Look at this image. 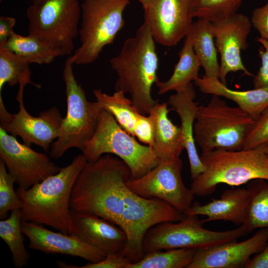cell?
<instances>
[{
  "label": "cell",
  "mask_w": 268,
  "mask_h": 268,
  "mask_svg": "<svg viewBox=\"0 0 268 268\" xmlns=\"http://www.w3.org/2000/svg\"><path fill=\"white\" fill-rule=\"evenodd\" d=\"M130 169L110 154L88 162L73 185L70 209L88 212L119 226L127 237L120 253L132 263L144 253L142 241L147 230L164 221H178L185 214L164 201L140 197L128 186Z\"/></svg>",
  "instance_id": "cell-1"
},
{
  "label": "cell",
  "mask_w": 268,
  "mask_h": 268,
  "mask_svg": "<svg viewBox=\"0 0 268 268\" xmlns=\"http://www.w3.org/2000/svg\"><path fill=\"white\" fill-rule=\"evenodd\" d=\"M87 163L83 154L75 156L67 166L28 189L18 188L22 222L50 226L72 234L70 200L75 182Z\"/></svg>",
  "instance_id": "cell-2"
},
{
  "label": "cell",
  "mask_w": 268,
  "mask_h": 268,
  "mask_svg": "<svg viewBox=\"0 0 268 268\" xmlns=\"http://www.w3.org/2000/svg\"><path fill=\"white\" fill-rule=\"evenodd\" d=\"M110 63L118 76L116 91L129 93L132 104L138 111L148 114L158 102L152 97L151 89L159 81L158 58L155 41L145 24L138 28L134 36L125 41Z\"/></svg>",
  "instance_id": "cell-3"
},
{
  "label": "cell",
  "mask_w": 268,
  "mask_h": 268,
  "mask_svg": "<svg viewBox=\"0 0 268 268\" xmlns=\"http://www.w3.org/2000/svg\"><path fill=\"white\" fill-rule=\"evenodd\" d=\"M268 150L259 147L202 152L200 156L204 170L193 179L192 191L204 197L213 193L220 184L239 186L255 179L268 180Z\"/></svg>",
  "instance_id": "cell-4"
},
{
  "label": "cell",
  "mask_w": 268,
  "mask_h": 268,
  "mask_svg": "<svg viewBox=\"0 0 268 268\" xmlns=\"http://www.w3.org/2000/svg\"><path fill=\"white\" fill-rule=\"evenodd\" d=\"M254 122L239 107L230 106L212 95L206 105L199 106L194 127L195 142L202 152L242 149Z\"/></svg>",
  "instance_id": "cell-5"
},
{
  "label": "cell",
  "mask_w": 268,
  "mask_h": 268,
  "mask_svg": "<svg viewBox=\"0 0 268 268\" xmlns=\"http://www.w3.org/2000/svg\"><path fill=\"white\" fill-rule=\"evenodd\" d=\"M88 162L97 160L104 154H113L130 169L132 179H138L159 162L153 148L136 141L125 131L108 111H100L95 132L82 151Z\"/></svg>",
  "instance_id": "cell-6"
},
{
  "label": "cell",
  "mask_w": 268,
  "mask_h": 268,
  "mask_svg": "<svg viewBox=\"0 0 268 268\" xmlns=\"http://www.w3.org/2000/svg\"><path fill=\"white\" fill-rule=\"evenodd\" d=\"M73 64L70 56L66 59L64 67L67 111L62 122L58 136L51 144L50 156L56 159L72 147L83 150L95 132L99 115L103 109L98 102L87 100L84 90L74 77Z\"/></svg>",
  "instance_id": "cell-7"
},
{
  "label": "cell",
  "mask_w": 268,
  "mask_h": 268,
  "mask_svg": "<svg viewBox=\"0 0 268 268\" xmlns=\"http://www.w3.org/2000/svg\"><path fill=\"white\" fill-rule=\"evenodd\" d=\"M129 0H83L79 29L81 44L71 56L74 64L95 61L103 48L113 43L125 25L123 12Z\"/></svg>",
  "instance_id": "cell-8"
},
{
  "label": "cell",
  "mask_w": 268,
  "mask_h": 268,
  "mask_svg": "<svg viewBox=\"0 0 268 268\" xmlns=\"http://www.w3.org/2000/svg\"><path fill=\"white\" fill-rule=\"evenodd\" d=\"M81 5L78 0H46L26 10L29 34L60 56L70 55L79 33Z\"/></svg>",
  "instance_id": "cell-9"
},
{
  "label": "cell",
  "mask_w": 268,
  "mask_h": 268,
  "mask_svg": "<svg viewBox=\"0 0 268 268\" xmlns=\"http://www.w3.org/2000/svg\"><path fill=\"white\" fill-rule=\"evenodd\" d=\"M197 216L185 214L178 221H164L151 227L143 239L144 254L155 250L206 248L236 240L247 234L241 226L224 231L205 229Z\"/></svg>",
  "instance_id": "cell-10"
},
{
  "label": "cell",
  "mask_w": 268,
  "mask_h": 268,
  "mask_svg": "<svg viewBox=\"0 0 268 268\" xmlns=\"http://www.w3.org/2000/svg\"><path fill=\"white\" fill-rule=\"evenodd\" d=\"M182 168L180 157L160 161L147 173L138 179L131 178L127 184L137 195L161 200L186 214L194 202L195 195L184 184Z\"/></svg>",
  "instance_id": "cell-11"
},
{
  "label": "cell",
  "mask_w": 268,
  "mask_h": 268,
  "mask_svg": "<svg viewBox=\"0 0 268 268\" xmlns=\"http://www.w3.org/2000/svg\"><path fill=\"white\" fill-rule=\"evenodd\" d=\"M0 157L15 183L24 189L57 173L60 169L47 154L21 143L0 128Z\"/></svg>",
  "instance_id": "cell-12"
},
{
  "label": "cell",
  "mask_w": 268,
  "mask_h": 268,
  "mask_svg": "<svg viewBox=\"0 0 268 268\" xmlns=\"http://www.w3.org/2000/svg\"><path fill=\"white\" fill-rule=\"evenodd\" d=\"M19 110L11 114L6 110L0 94V128L14 136H19L24 143L35 144L47 152L59 135L63 120L59 110L53 107L40 113L38 117L29 114L24 107L23 96H17Z\"/></svg>",
  "instance_id": "cell-13"
},
{
  "label": "cell",
  "mask_w": 268,
  "mask_h": 268,
  "mask_svg": "<svg viewBox=\"0 0 268 268\" xmlns=\"http://www.w3.org/2000/svg\"><path fill=\"white\" fill-rule=\"evenodd\" d=\"M144 11L143 23L155 41L164 46L176 45L193 22L192 0H153Z\"/></svg>",
  "instance_id": "cell-14"
},
{
  "label": "cell",
  "mask_w": 268,
  "mask_h": 268,
  "mask_svg": "<svg viewBox=\"0 0 268 268\" xmlns=\"http://www.w3.org/2000/svg\"><path fill=\"white\" fill-rule=\"evenodd\" d=\"M212 23L216 47L220 56V80L226 84L227 75L238 71L254 76L245 67L241 57V52L248 47L247 39L252 27L250 19L237 12Z\"/></svg>",
  "instance_id": "cell-15"
},
{
  "label": "cell",
  "mask_w": 268,
  "mask_h": 268,
  "mask_svg": "<svg viewBox=\"0 0 268 268\" xmlns=\"http://www.w3.org/2000/svg\"><path fill=\"white\" fill-rule=\"evenodd\" d=\"M268 242V228H261L241 242L234 240L197 249L188 268H245L251 257L262 251Z\"/></svg>",
  "instance_id": "cell-16"
},
{
  "label": "cell",
  "mask_w": 268,
  "mask_h": 268,
  "mask_svg": "<svg viewBox=\"0 0 268 268\" xmlns=\"http://www.w3.org/2000/svg\"><path fill=\"white\" fill-rule=\"evenodd\" d=\"M23 235L29 240L28 247L47 254H59L78 257L89 263L103 260L105 255L88 245L73 234L51 231L41 225L22 222Z\"/></svg>",
  "instance_id": "cell-17"
},
{
  "label": "cell",
  "mask_w": 268,
  "mask_h": 268,
  "mask_svg": "<svg viewBox=\"0 0 268 268\" xmlns=\"http://www.w3.org/2000/svg\"><path fill=\"white\" fill-rule=\"evenodd\" d=\"M72 234L105 256L120 253L127 242L119 226L97 215L71 209Z\"/></svg>",
  "instance_id": "cell-18"
},
{
  "label": "cell",
  "mask_w": 268,
  "mask_h": 268,
  "mask_svg": "<svg viewBox=\"0 0 268 268\" xmlns=\"http://www.w3.org/2000/svg\"><path fill=\"white\" fill-rule=\"evenodd\" d=\"M93 94L102 108L110 113L125 131L141 142L152 146L154 131L151 118L139 113L124 93L116 91L108 95L97 89L93 90Z\"/></svg>",
  "instance_id": "cell-19"
},
{
  "label": "cell",
  "mask_w": 268,
  "mask_h": 268,
  "mask_svg": "<svg viewBox=\"0 0 268 268\" xmlns=\"http://www.w3.org/2000/svg\"><path fill=\"white\" fill-rule=\"evenodd\" d=\"M249 200L250 193L247 188L226 190L220 198L212 199L205 204L194 201L186 214L206 216V219L201 220L203 223L225 220L241 226L246 216Z\"/></svg>",
  "instance_id": "cell-20"
},
{
  "label": "cell",
  "mask_w": 268,
  "mask_h": 268,
  "mask_svg": "<svg viewBox=\"0 0 268 268\" xmlns=\"http://www.w3.org/2000/svg\"><path fill=\"white\" fill-rule=\"evenodd\" d=\"M196 92L190 83L182 92L170 96L168 104L179 115L185 149L187 150L192 179L202 173L204 167L199 155L195 144L194 127L198 110V103L195 102Z\"/></svg>",
  "instance_id": "cell-21"
},
{
  "label": "cell",
  "mask_w": 268,
  "mask_h": 268,
  "mask_svg": "<svg viewBox=\"0 0 268 268\" xmlns=\"http://www.w3.org/2000/svg\"><path fill=\"white\" fill-rule=\"evenodd\" d=\"M169 111L168 103L157 102L148 114L153 125L152 147L159 161L179 158L185 149L181 128L169 119Z\"/></svg>",
  "instance_id": "cell-22"
},
{
  "label": "cell",
  "mask_w": 268,
  "mask_h": 268,
  "mask_svg": "<svg viewBox=\"0 0 268 268\" xmlns=\"http://www.w3.org/2000/svg\"><path fill=\"white\" fill-rule=\"evenodd\" d=\"M194 84L202 93L223 97L236 103L238 107L254 120L268 107V88H258L245 91L231 89L219 78L198 77Z\"/></svg>",
  "instance_id": "cell-23"
},
{
  "label": "cell",
  "mask_w": 268,
  "mask_h": 268,
  "mask_svg": "<svg viewBox=\"0 0 268 268\" xmlns=\"http://www.w3.org/2000/svg\"><path fill=\"white\" fill-rule=\"evenodd\" d=\"M194 51L204 70V76L219 79L220 64L214 43L212 23L206 19H198L193 22L188 34Z\"/></svg>",
  "instance_id": "cell-24"
},
{
  "label": "cell",
  "mask_w": 268,
  "mask_h": 268,
  "mask_svg": "<svg viewBox=\"0 0 268 268\" xmlns=\"http://www.w3.org/2000/svg\"><path fill=\"white\" fill-rule=\"evenodd\" d=\"M179 56V61L175 65L170 77L165 81L159 80L155 84L159 95L172 90L176 92H182L191 81L199 77L201 66L188 35L185 37Z\"/></svg>",
  "instance_id": "cell-25"
},
{
  "label": "cell",
  "mask_w": 268,
  "mask_h": 268,
  "mask_svg": "<svg viewBox=\"0 0 268 268\" xmlns=\"http://www.w3.org/2000/svg\"><path fill=\"white\" fill-rule=\"evenodd\" d=\"M247 188L250 200L245 221L241 226L247 233L257 229L268 228V180H252Z\"/></svg>",
  "instance_id": "cell-26"
},
{
  "label": "cell",
  "mask_w": 268,
  "mask_h": 268,
  "mask_svg": "<svg viewBox=\"0 0 268 268\" xmlns=\"http://www.w3.org/2000/svg\"><path fill=\"white\" fill-rule=\"evenodd\" d=\"M3 48L25 59L30 64L39 65L52 63L59 54L36 37L26 36L14 32L9 37Z\"/></svg>",
  "instance_id": "cell-27"
},
{
  "label": "cell",
  "mask_w": 268,
  "mask_h": 268,
  "mask_svg": "<svg viewBox=\"0 0 268 268\" xmlns=\"http://www.w3.org/2000/svg\"><path fill=\"white\" fill-rule=\"evenodd\" d=\"M30 63L3 48H0V94L5 83L19 85L18 94H23L25 86L31 84L38 88L41 85L31 80Z\"/></svg>",
  "instance_id": "cell-28"
},
{
  "label": "cell",
  "mask_w": 268,
  "mask_h": 268,
  "mask_svg": "<svg viewBox=\"0 0 268 268\" xmlns=\"http://www.w3.org/2000/svg\"><path fill=\"white\" fill-rule=\"evenodd\" d=\"M21 223V209L11 210L7 219L0 221V237L7 245L16 268L26 266L30 258L24 244Z\"/></svg>",
  "instance_id": "cell-29"
},
{
  "label": "cell",
  "mask_w": 268,
  "mask_h": 268,
  "mask_svg": "<svg viewBox=\"0 0 268 268\" xmlns=\"http://www.w3.org/2000/svg\"><path fill=\"white\" fill-rule=\"evenodd\" d=\"M196 250L180 248L151 251L145 253L138 261L130 263L127 268H188Z\"/></svg>",
  "instance_id": "cell-30"
},
{
  "label": "cell",
  "mask_w": 268,
  "mask_h": 268,
  "mask_svg": "<svg viewBox=\"0 0 268 268\" xmlns=\"http://www.w3.org/2000/svg\"><path fill=\"white\" fill-rule=\"evenodd\" d=\"M245 0H192L193 17L212 22L228 18L237 12Z\"/></svg>",
  "instance_id": "cell-31"
},
{
  "label": "cell",
  "mask_w": 268,
  "mask_h": 268,
  "mask_svg": "<svg viewBox=\"0 0 268 268\" xmlns=\"http://www.w3.org/2000/svg\"><path fill=\"white\" fill-rule=\"evenodd\" d=\"M5 163L0 160V217H2L8 211L21 209V201L14 190V180L9 174Z\"/></svg>",
  "instance_id": "cell-32"
},
{
  "label": "cell",
  "mask_w": 268,
  "mask_h": 268,
  "mask_svg": "<svg viewBox=\"0 0 268 268\" xmlns=\"http://www.w3.org/2000/svg\"><path fill=\"white\" fill-rule=\"evenodd\" d=\"M268 148V107L254 120L243 149Z\"/></svg>",
  "instance_id": "cell-33"
},
{
  "label": "cell",
  "mask_w": 268,
  "mask_h": 268,
  "mask_svg": "<svg viewBox=\"0 0 268 268\" xmlns=\"http://www.w3.org/2000/svg\"><path fill=\"white\" fill-rule=\"evenodd\" d=\"M131 261L121 253L110 254L101 261L96 263H88L79 267L67 264L63 262H57L58 267L64 268H127Z\"/></svg>",
  "instance_id": "cell-34"
},
{
  "label": "cell",
  "mask_w": 268,
  "mask_h": 268,
  "mask_svg": "<svg viewBox=\"0 0 268 268\" xmlns=\"http://www.w3.org/2000/svg\"><path fill=\"white\" fill-rule=\"evenodd\" d=\"M257 41L262 44L263 47L259 49L261 66L254 76V88H268V41L261 37H258Z\"/></svg>",
  "instance_id": "cell-35"
},
{
  "label": "cell",
  "mask_w": 268,
  "mask_h": 268,
  "mask_svg": "<svg viewBox=\"0 0 268 268\" xmlns=\"http://www.w3.org/2000/svg\"><path fill=\"white\" fill-rule=\"evenodd\" d=\"M250 20L252 26L259 33L260 37L268 41V0L253 11Z\"/></svg>",
  "instance_id": "cell-36"
},
{
  "label": "cell",
  "mask_w": 268,
  "mask_h": 268,
  "mask_svg": "<svg viewBox=\"0 0 268 268\" xmlns=\"http://www.w3.org/2000/svg\"><path fill=\"white\" fill-rule=\"evenodd\" d=\"M16 23L14 18L5 16L0 17V47L4 45L14 32L13 27Z\"/></svg>",
  "instance_id": "cell-37"
},
{
  "label": "cell",
  "mask_w": 268,
  "mask_h": 268,
  "mask_svg": "<svg viewBox=\"0 0 268 268\" xmlns=\"http://www.w3.org/2000/svg\"><path fill=\"white\" fill-rule=\"evenodd\" d=\"M246 268H268V242L259 253L249 261Z\"/></svg>",
  "instance_id": "cell-38"
},
{
  "label": "cell",
  "mask_w": 268,
  "mask_h": 268,
  "mask_svg": "<svg viewBox=\"0 0 268 268\" xmlns=\"http://www.w3.org/2000/svg\"><path fill=\"white\" fill-rule=\"evenodd\" d=\"M153 0H139L142 5L143 9H145Z\"/></svg>",
  "instance_id": "cell-39"
},
{
  "label": "cell",
  "mask_w": 268,
  "mask_h": 268,
  "mask_svg": "<svg viewBox=\"0 0 268 268\" xmlns=\"http://www.w3.org/2000/svg\"><path fill=\"white\" fill-rule=\"evenodd\" d=\"M46 0H32L33 4L38 5L41 4Z\"/></svg>",
  "instance_id": "cell-40"
},
{
  "label": "cell",
  "mask_w": 268,
  "mask_h": 268,
  "mask_svg": "<svg viewBox=\"0 0 268 268\" xmlns=\"http://www.w3.org/2000/svg\"><path fill=\"white\" fill-rule=\"evenodd\" d=\"M267 155L268 156V150L267 151Z\"/></svg>",
  "instance_id": "cell-41"
},
{
  "label": "cell",
  "mask_w": 268,
  "mask_h": 268,
  "mask_svg": "<svg viewBox=\"0 0 268 268\" xmlns=\"http://www.w3.org/2000/svg\"><path fill=\"white\" fill-rule=\"evenodd\" d=\"M2 0H0V1L1 2Z\"/></svg>",
  "instance_id": "cell-42"
},
{
  "label": "cell",
  "mask_w": 268,
  "mask_h": 268,
  "mask_svg": "<svg viewBox=\"0 0 268 268\" xmlns=\"http://www.w3.org/2000/svg\"><path fill=\"white\" fill-rule=\"evenodd\" d=\"M137 0L139 1V0Z\"/></svg>",
  "instance_id": "cell-43"
}]
</instances>
